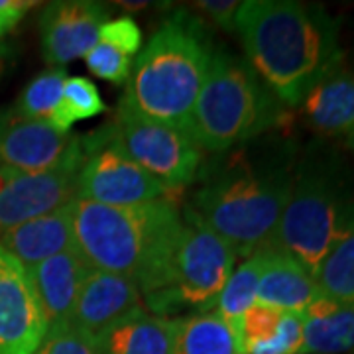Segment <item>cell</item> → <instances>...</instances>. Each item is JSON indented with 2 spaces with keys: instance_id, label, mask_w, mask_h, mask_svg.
<instances>
[{
  "instance_id": "83f0119b",
  "label": "cell",
  "mask_w": 354,
  "mask_h": 354,
  "mask_svg": "<svg viewBox=\"0 0 354 354\" xmlns=\"http://www.w3.org/2000/svg\"><path fill=\"white\" fill-rule=\"evenodd\" d=\"M99 41L132 57L142 48V30L130 16H120L114 20L109 18L99 30Z\"/></svg>"
},
{
  "instance_id": "4dcf8cb0",
  "label": "cell",
  "mask_w": 354,
  "mask_h": 354,
  "mask_svg": "<svg viewBox=\"0 0 354 354\" xmlns=\"http://www.w3.org/2000/svg\"><path fill=\"white\" fill-rule=\"evenodd\" d=\"M4 34H6V30H4V28H2V26H0V38H2V36H4Z\"/></svg>"
},
{
  "instance_id": "603a6c76",
  "label": "cell",
  "mask_w": 354,
  "mask_h": 354,
  "mask_svg": "<svg viewBox=\"0 0 354 354\" xmlns=\"http://www.w3.org/2000/svg\"><path fill=\"white\" fill-rule=\"evenodd\" d=\"M315 279L325 297L354 305V228L327 254Z\"/></svg>"
},
{
  "instance_id": "9a60e30c",
  "label": "cell",
  "mask_w": 354,
  "mask_h": 354,
  "mask_svg": "<svg viewBox=\"0 0 354 354\" xmlns=\"http://www.w3.org/2000/svg\"><path fill=\"white\" fill-rule=\"evenodd\" d=\"M138 307H142V293L136 281L120 274L91 268L79 291L71 325L97 335Z\"/></svg>"
},
{
  "instance_id": "7402d4cb",
  "label": "cell",
  "mask_w": 354,
  "mask_h": 354,
  "mask_svg": "<svg viewBox=\"0 0 354 354\" xmlns=\"http://www.w3.org/2000/svg\"><path fill=\"white\" fill-rule=\"evenodd\" d=\"M264 256L262 250L246 258L236 270H232L230 278L227 279L225 288L221 291L213 311L225 317L228 323L239 321L252 305H256L258 295V283L262 276Z\"/></svg>"
},
{
  "instance_id": "ac0fdd59",
  "label": "cell",
  "mask_w": 354,
  "mask_h": 354,
  "mask_svg": "<svg viewBox=\"0 0 354 354\" xmlns=\"http://www.w3.org/2000/svg\"><path fill=\"white\" fill-rule=\"evenodd\" d=\"M177 319L132 309L95 335L99 354H171Z\"/></svg>"
},
{
  "instance_id": "e0dca14e",
  "label": "cell",
  "mask_w": 354,
  "mask_h": 354,
  "mask_svg": "<svg viewBox=\"0 0 354 354\" xmlns=\"http://www.w3.org/2000/svg\"><path fill=\"white\" fill-rule=\"evenodd\" d=\"M262 256L264 266L258 283L256 304L304 315L323 295L317 286V279L288 254L266 248L262 250Z\"/></svg>"
},
{
  "instance_id": "1f68e13d",
  "label": "cell",
  "mask_w": 354,
  "mask_h": 354,
  "mask_svg": "<svg viewBox=\"0 0 354 354\" xmlns=\"http://www.w3.org/2000/svg\"><path fill=\"white\" fill-rule=\"evenodd\" d=\"M353 73H354V71H353Z\"/></svg>"
},
{
  "instance_id": "3957f363",
  "label": "cell",
  "mask_w": 354,
  "mask_h": 354,
  "mask_svg": "<svg viewBox=\"0 0 354 354\" xmlns=\"http://www.w3.org/2000/svg\"><path fill=\"white\" fill-rule=\"evenodd\" d=\"M75 248L91 268L136 281L142 297L162 288L185 227L171 199L111 207L71 203Z\"/></svg>"
},
{
  "instance_id": "7c38bea8",
  "label": "cell",
  "mask_w": 354,
  "mask_h": 354,
  "mask_svg": "<svg viewBox=\"0 0 354 354\" xmlns=\"http://www.w3.org/2000/svg\"><path fill=\"white\" fill-rule=\"evenodd\" d=\"M109 20V8L93 0L50 2L39 16L44 59L55 69L85 57L99 44V30Z\"/></svg>"
},
{
  "instance_id": "5bb4252c",
  "label": "cell",
  "mask_w": 354,
  "mask_h": 354,
  "mask_svg": "<svg viewBox=\"0 0 354 354\" xmlns=\"http://www.w3.org/2000/svg\"><path fill=\"white\" fill-rule=\"evenodd\" d=\"M304 122L321 138L354 152V73L344 65L319 81L299 104Z\"/></svg>"
},
{
  "instance_id": "7a4b0ae2",
  "label": "cell",
  "mask_w": 354,
  "mask_h": 354,
  "mask_svg": "<svg viewBox=\"0 0 354 354\" xmlns=\"http://www.w3.org/2000/svg\"><path fill=\"white\" fill-rule=\"evenodd\" d=\"M339 30L325 6L297 0H246L234 28L246 62L290 109L342 65Z\"/></svg>"
},
{
  "instance_id": "2e32d148",
  "label": "cell",
  "mask_w": 354,
  "mask_h": 354,
  "mask_svg": "<svg viewBox=\"0 0 354 354\" xmlns=\"http://www.w3.org/2000/svg\"><path fill=\"white\" fill-rule=\"evenodd\" d=\"M28 272L36 286L50 327L71 323L79 291L91 272V266L85 262L79 250L73 248L51 256L28 268Z\"/></svg>"
},
{
  "instance_id": "4fadbf2b",
  "label": "cell",
  "mask_w": 354,
  "mask_h": 354,
  "mask_svg": "<svg viewBox=\"0 0 354 354\" xmlns=\"http://www.w3.org/2000/svg\"><path fill=\"white\" fill-rule=\"evenodd\" d=\"M73 132L65 134L46 120H32L14 111H0V169L41 171L55 165L69 144Z\"/></svg>"
},
{
  "instance_id": "d6986e66",
  "label": "cell",
  "mask_w": 354,
  "mask_h": 354,
  "mask_svg": "<svg viewBox=\"0 0 354 354\" xmlns=\"http://www.w3.org/2000/svg\"><path fill=\"white\" fill-rule=\"evenodd\" d=\"M0 248L12 254L26 268L39 264L51 256L67 252L75 248L71 205L50 213V215L32 218L24 225L0 236Z\"/></svg>"
},
{
  "instance_id": "5b68a950",
  "label": "cell",
  "mask_w": 354,
  "mask_h": 354,
  "mask_svg": "<svg viewBox=\"0 0 354 354\" xmlns=\"http://www.w3.org/2000/svg\"><path fill=\"white\" fill-rule=\"evenodd\" d=\"M353 228L354 169L335 148L311 142L297 156L290 201L270 248L291 256L315 278Z\"/></svg>"
},
{
  "instance_id": "8992f818",
  "label": "cell",
  "mask_w": 354,
  "mask_h": 354,
  "mask_svg": "<svg viewBox=\"0 0 354 354\" xmlns=\"http://www.w3.org/2000/svg\"><path fill=\"white\" fill-rule=\"evenodd\" d=\"M288 118V106L260 79L246 57L218 46L187 122V134L201 150L225 153L281 130Z\"/></svg>"
},
{
  "instance_id": "30bf717a",
  "label": "cell",
  "mask_w": 354,
  "mask_h": 354,
  "mask_svg": "<svg viewBox=\"0 0 354 354\" xmlns=\"http://www.w3.org/2000/svg\"><path fill=\"white\" fill-rule=\"evenodd\" d=\"M81 167L83 146L75 134L64 158L48 169L32 174L0 169V236L77 201Z\"/></svg>"
},
{
  "instance_id": "52a82bcc",
  "label": "cell",
  "mask_w": 354,
  "mask_h": 354,
  "mask_svg": "<svg viewBox=\"0 0 354 354\" xmlns=\"http://www.w3.org/2000/svg\"><path fill=\"white\" fill-rule=\"evenodd\" d=\"M183 221L185 227L162 288L144 297L152 315L169 319L179 311H213L239 258L225 239L195 216L183 213Z\"/></svg>"
},
{
  "instance_id": "44dd1931",
  "label": "cell",
  "mask_w": 354,
  "mask_h": 354,
  "mask_svg": "<svg viewBox=\"0 0 354 354\" xmlns=\"http://www.w3.org/2000/svg\"><path fill=\"white\" fill-rule=\"evenodd\" d=\"M171 354H241L232 325L216 311L177 319Z\"/></svg>"
},
{
  "instance_id": "8fae6325",
  "label": "cell",
  "mask_w": 354,
  "mask_h": 354,
  "mask_svg": "<svg viewBox=\"0 0 354 354\" xmlns=\"http://www.w3.org/2000/svg\"><path fill=\"white\" fill-rule=\"evenodd\" d=\"M48 329L28 268L0 248V354H36Z\"/></svg>"
},
{
  "instance_id": "ba28073f",
  "label": "cell",
  "mask_w": 354,
  "mask_h": 354,
  "mask_svg": "<svg viewBox=\"0 0 354 354\" xmlns=\"http://www.w3.org/2000/svg\"><path fill=\"white\" fill-rule=\"evenodd\" d=\"M83 167L77 199L127 207L164 199L167 189L124 150L113 120L81 136Z\"/></svg>"
},
{
  "instance_id": "4316f807",
  "label": "cell",
  "mask_w": 354,
  "mask_h": 354,
  "mask_svg": "<svg viewBox=\"0 0 354 354\" xmlns=\"http://www.w3.org/2000/svg\"><path fill=\"white\" fill-rule=\"evenodd\" d=\"M88 71L93 75L101 77L104 81H111L114 85H127L130 69H132V57L114 50L113 46L99 41L93 50L85 55Z\"/></svg>"
},
{
  "instance_id": "ffe728a7",
  "label": "cell",
  "mask_w": 354,
  "mask_h": 354,
  "mask_svg": "<svg viewBox=\"0 0 354 354\" xmlns=\"http://www.w3.org/2000/svg\"><path fill=\"white\" fill-rule=\"evenodd\" d=\"M301 319V354H354V305L321 295Z\"/></svg>"
},
{
  "instance_id": "484cf974",
  "label": "cell",
  "mask_w": 354,
  "mask_h": 354,
  "mask_svg": "<svg viewBox=\"0 0 354 354\" xmlns=\"http://www.w3.org/2000/svg\"><path fill=\"white\" fill-rule=\"evenodd\" d=\"M36 354H99L95 335L79 329L75 325H57L50 327L44 342Z\"/></svg>"
},
{
  "instance_id": "277c9868",
  "label": "cell",
  "mask_w": 354,
  "mask_h": 354,
  "mask_svg": "<svg viewBox=\"0 0 354 354\" xmlns=\"http://www.w3.org/2000/svg\"><path fill=\"white\" fill-rule=\"evenodd\" d=\"M213 51L211 32L201 18L183 8L176 10L138 53L120 102L146 118L187 132Z\"/></svg>"
},
{
  "instance_id": "f1b7e54d",
  "label": "cell",
  "mask_w": 354,
  "mask_h": 354,
  "mask_svg": "<svg viewBox=\"0 0 354 354\" xmlns=\"http://www.w3.org/2000/svg\"><path fill=\"white\" fill-rule=\"evenodd\" d=\"M239 0H201L195 6L205 12L218 28L227 30V32H234L236 28V16L241 10Z\"/></svg>"
},
{
  "instance_id": "cb8c5ba5",
  "label": "cell",
  "mask_w": 354,
  "mask_h": 354,
  "mask_svg": "<svg viewBox=\"0 0 354 354\" xmlns=\"http://www.w3.org/2000/svg\"><path fill=\"white\" fill-rule=\"evenodd\" d=\"M106 111L99 88L87 77H67L62 93V101L51 116L50 124L59 132L69 134L79 120H87Z\"/></svg>"
},
{
  "instance_id": "d4e9b609",
  "label": "cell",
  "mask_w": 354,
  "mask_h": 354,
  "mask_svg": "<svg viewBox=\"0 0 354 354\" xmlns=\"http://www.w3.org/2000/svg\"><path fill=\"white\" fill-rule=\"evenodd\" d=\"M67 81L64 69H48L36 79H32L22 95L18 97L14 111L32 120H46L50 122L57 104L62 101L64 85Z\"/></svg>"
},
{
  "instance_id": "9c48e42d",
  "label": "cell",
  "mask_w": 354,
  "mask_h": 354,
  "mask_svg": "<svg viewBox=\"0 0 354 354\" xmlns=\"http://www.w3.org/2000/svg\"><path fill=\"white\" fill-rule=\"evenodd\" d=\"M113 122L130 158L167 193L183 189L199 177L203 150L183 128L146 118L120 101Z\"/></svg>"
},
{
  "instance_id": "f546056e",
  "label": "cell",
  "mask_w": 354,
  "mask_h": 354,
  "mask_svg": "<svg viewBox=\"0 0 354 354\" xmlns=\"http://www.w3.org/2000/svg\"><path fill=\"white\" fill-rule=\"evenodd\" d=\"M34 4L36 2H30V0H0V26L6 32L12 30Z\"/></svg>"
},
{
  "instance_id": "6da1fadb",
  "label": "cell",
  "mask_w": 354,
  "mask_h": 354,
  "mask_svg": "<svg viewBox=\"0 0 354 354\" xmlns=\"http://www.w3.org/2000/svg\"><path fill=\"white\" fill-rule=\"evenodd\" d=\"M297 148L286 132H270L203 165L201 187L185 213L216 232L241 258L272 246L290 201Z\"/></svg>"
}]
</instances>
